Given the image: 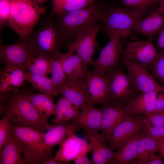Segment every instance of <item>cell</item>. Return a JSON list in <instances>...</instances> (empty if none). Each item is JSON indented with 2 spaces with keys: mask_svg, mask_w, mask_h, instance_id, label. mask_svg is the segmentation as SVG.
<instances>
[{
  "mask_svg": "<svg viewBox=\"0 0 164 164\" xmlns=\"http://www.w3.org/2000/svg\"><path fill=\"white\" fill-rule=\"evenodd\" d=\"M107 9L101 4L93 3L57 16L55 21L67 43L75 40L89 28L103 21Z\"/></svg>",
  "mask_w": 164,
  "mask_h": 164,
  "instance_id": "cell-1",
  "label": "cell"
},
{
  "mask_svg": "<svg viewBox=\"0 0 164 164\" xmlns=\"http://www.w3.org/2000/svg\"><path fill=\"white\" fill-rule=\"evenodd\" d=\"M28 89H16L6 95L7 103L1 106L13 124L32 127L46 132L50 127L48 121L39 114L27 95Z\"/></svg>",
  "mask_w": 164,
  "mask_h": 164,
  "instance_id": "cell-2",
  "label": "cell"
},
{
  "mask_svg": "<svg viewBox=\"0 0 164 164\" xmlns=\"http://www.w3.org/2000/svg\"><path fill=\"white\" fill-rule=\"evenodd\" d=\"M79 129L71 121L51 125L38 142L22 147V154L27 163L42 164L53 157V148L60 145L70 135Z\"/></svg>",
  "mask_w": 164,
  "mask_h": 164,
  "instance_id": "cell-3",
  "label": "cell"
},
{
  "mask_svg": "<svg viewBox=\"0 0 164 164\" xmlns=\"http://www.w3.org/2000/svg\"><path fill=\"white\" fill-rule=\"evenodd\" d=\"M53 16L51 14L42 20L38 28L27 39L35 55L51 59L67 43Z\"/></svg>",
  "mask_w": 164,
  "mask_h": 164,
  "instance_id": "cell-4",
  "label": "cell"
},
{
  "mask_svg": "<svg viewBox=\"0 0 164 164\" xmlns=\"http://www.w3.org/2000/svg\"><path fill=\"white\" fill-rule=\"evenodd\" d=\"M10 18L5 26L11 28L20 39H27L41 15L47 10L33 0H11Z\"/></svg>",
  "mask_w": 164,
  "mask_h": 164,
  "instance_id": "cell-5",
  "label": "cell"
},
{
  "mask_svg": "<svg viewBox=\"0 0 164 164\" xmlns=\"http://www.w3.org/2000/svg\"><path fill=\"white\" fill-rule=\"evenodd\" d=\"M145 12L126 8H107L102 27L107 35L114 34L121 38L126 37L133 30L137 21Z\"/></svg>",
  "mask_w": 164,
  "mask_h": 164,
  "instance_id": "cell-6",
  "label": "cell"
},
{
  "mask_svg": "<svg viewBox=\"0 0 164 164\" xmlns=\"http://www.w3.org/2000/svg\"><path fill=\"white\" fill-rule=\"evenodd\" d=\"M105 74L108 81V94L106 103L125 105L139 93L128 73L120 65Z\"/></svg>",
  "mask_w": 164,
  "mask_h": 164,
  "instance_id": "cell-7",
  "label": "cell"
},
{
  "mask_svg": "<svg viewBox=\"0 0 164 164\" xmlns=\"http://www.w3.org/2000/svg\"><path fill=\"white\" fill-rule=\"evenodd\" d=\"M145 129L144 117L140 115H129L114 127L104 137L108 145L115 150L123 146L138 132Z\"/></svg>",
  "mask_w": 164,
  "mask_h": 164,
  "instance_id": "cell-8",
  "label": "cell"
},
{
  "mask_svg": "<svg viewBox=\"0 0 164 164\" xmlns=\"http://www.w3.org/2000/svg\"><path fill=\"white\" fill-rule=\"evenodd\" d=\"M35 55L27 39L12 44L0 43V60L4 66H12L26 71L29 60Z\"/></svg>",
  "mask_w": 164,
  "mask_h": 164,
  "instance_id": "cell-9",
  "label": "cell"
},
{
  "mask_svg": "<svg viewBox=\"0 0 164 164\" xmlns=\"http://www.w3.org/2000/svg\"><path fill=\"white\" fill-rule=\"evenodd\" d=\"M108 36V42L92 65L94 70L104 75L120 65L123 51L121 38L114 34Z\"/></svg>",
  "mask_w": 164,
  "mask_h": 164,
  "instance_id": "cell-10",
  "label": "cell"
},
{
  "mask_svg": "<svg viewBox=\"0 0 164 164\" xmlns=\"http://www.w3.org/2000/svg\"><path fill=\"white\" fill-rule=\"evenodd\" d=\"M123 64L127 73L140 92L164 90L149 71V66L137 62L124 60Z\"/></svg>",
  "mask_w": 164,
  "mask_h": 164,
  "instance_id": "cell-11",
  "label": "cell"
},
{
  "mask_svg": "<svg viewBox=\"0 0 164 164\" xmlns=\"http://www.w3.org/2000/svg\"><path fill=\"white\" fill-rule=\"evenodd\" d=\"M102 28V25L97 23L85 31L75 40L66 44V47L72 49L87 66L93 63L92 57L97 45L96 37Z\"/></svg>",
  "mask_w": 164,
  "mask_h": 164,
  "instance_id": "cell-12",
  "label": "cell"
},
{
  "mask_svg": "<svg viewBox=\"0 0 164 164\" xmlns=\"http://www.w3.org/2000/svg\"><path fill=\"white\" fill-rule=\"evenodd\" d=\"M159 53L150 41H139L128 43L121 53V61L138 62L148 66L153 63Z\"/></svg>",
  "mask_w": 164,
  "mask_h": 164,
  "instance_id": "cell-13",
  "label": "cell"
},
{
  "mask_svg": "<svg viewBox=\"0 0 164 164\" xmlns=\"http://www.w3.org/2000/svg\"><path fill=\"white\" fill-rule=\"evenodd\" d=\"M85 80L89 95L87 104L94 105L105 104L107 101L108 91V81L106 75L94 70H89Z\"/></svg>",
  "mask_w": 164,
  "mask_h": 164,
  "instance_id": "cell-14",
  "label": "cell"
},
{
  "mask_svg": "<svg viewBox=\"0 0 164 164\" xmlns=\"http://www.w3.org/2000/svg\"><path fill=\"white\" fill-rule=\"evenodd\" d=\"M58 88L61 97L74 106L80 109L88 104L89 95L85 79L76 80L67 77Z\"/></svg>",
  "mask_w": 164,
  "mask_h": 164,
  "instance_id": "cell-15",
  "label": "cell"
},
{
  "mask_svg": "<svg viewBox=\"0 0 164 164\" xmlns=\"http://www.w3.org/2000/svg\"><path fill=\"white\" fill-rule=\"evenodd\" d=\"M89 143L75 133L69 135L63 141L56 152L54 158L67 164L74 160L84 152H90Z\"/></svg>",
  "mask_w": 164,
  "mask_h": 164,
  "instance_id": "cell-16",
  "label": "cell"
},
{
  "mask_svg": "<svg viewBox=\"0 0 164 164\" xmlns=\"http://www.w3.org/2000/svg\"><path fill=\"white\" fill-rule=\"evenodd\" d=\"M89 141L90 152L94 164H111L114 157V149L106 143L105 138L99 132H84Z\"/></svg>",
  "mask_w": 164,
  "mask_h": 164,
  "instance_id": "cell-17",
  "label": "cell"
},
{
  "mask_svg": "<svg viewBox=\"0 0 164 164\" xmlns=\"http://www.w3.org/2000/svg\"><path fill=\"white\" fill-rule=\"evenodd\" d=\"M102 123L100 133L104 137L126 118L128 114L125 105L107 103L102 105Z\"/></svg>",
  "mask_w": 164,
  "mask_h": 164,
  "instance_id": "cell-18",
  "label": "cell"
},
{
  "mask_svg": "<svg viewBox=\"0 0 164 164\" xmlns=\"http://www.w3.org/2000/svg\"><path fill=\"white\" fill-rule=\"evenodd\" d=\"M102 112L100 109L94 105L87 104L80 108L78 116L71 121L79 129L86 131H101L102 123Z\"/></svg>",
  "mask_w": 164,
  "mask_h": 164,
  "instance_id": "cell-19",
  "label": "cell"
},
{
  "mask_svg": "<svg viewBox=\"0 0 164 164\" xmlns=\"http://www.w3.org/2000/svg\"><path fill=\"white\" fill-rule=\"evenodd\" d=\"M160 91L161 90L140 92L125 105V109L128 115L142 114L145 116L153 112L156 96Z\"/></svg>",
  "mask_w": 164,
  "mask_h": 164,
  "instance_id": "cell-20",
  "label": "cell"
},
{
  "mask_svg": "<svg viewBox=\"0 0 164 164\" xmlns=\"http://www.w3.org/2000/svg\"><path fill=\"white\" fill-rule=\"evenodd\" d=\"M63 53L62 65L67 77L76 80H85L88 72L87 66L74 50L68 48Z\"/></svg>",
  "mask_w": 164,
  "mask_h": 164,
  "instance_id": "cell-21",
  "label": "cell"
},
{
  "mask_svg": "<svg viewBox=\"0 0 164 164\" xmlns=\"http://www.w3.org/2000/svg\"><path fill=\"white\" fill-rule=\"evenodd\" d=\"M164 26V15L160 13L156 8L146 17L139 19L133 30L146 36L150 40L159 33Z\"/></svg>",
  "mask_w": 164,
  "mask_h": 164,
  "instance_id": "cell-22",
  "label": "cell"
},
{
  "mask_svg": "<svg viewBox=\"0 0 164 164\" xmlns=\"http://www.w3.org/2000/svg\"><path fill=\"white\" fill-rule=\"evenodd\" d=\"M26 71L18 67L5 66L0 72V93L19 89L26 80Z\"/></svg>",
  "mask_w": 164,
  "mask_h": 164,
  "instance_id": "cell-23",
  "label": "cell"
},
{
  "mask_svg": "<svg viewBox=\"0 0 164 164\" xmlns=\"http://www.w3.org/2000/svg\"><path fill=\"white\" fill-rule=\"evenodd\" d=\"M0 164H26L22 154V147L12 134L0 150Z\"/></svg>",
  "mask_w": 164,
  "mask_h": 164,
  "instance_id": "cell-24",
  "label": "cell"
},
{
  "mask_svg": "<svg viewBox=\"0 0 164 164\" xmlns=\"http://www.w3.org/2000/svg\"><path fill=\"white\" fill-rule=\"evenodd\" d=\"M45 133L31 127L13 124L11 130L12 135L22 147L38 142Z\"/></svg>",
  "mask_w": 164,
  "mask_h": 164,
  "instance_id": "cell-25",
  "label": "cell"
},
{
  "mask_svg": "<svg viewBox=\"0 0 164 164\" xmlns=\"http://www.w3.org/2000/svg\"><path fill=\"white\" fill-rule=\"evenodd\" d=\"M145 134L144 130L139 131L123 146L118 149L111 164H126L135 158L139 141Z\"/></svg>",
  "mask_w": 164,
  "mask_h": 164,
  "instance_id": "cell-26",
  "label": "cell"
},
{
  "mask_svg": "<svg viewBox=\"0 0 164 164\" xmlns=\"http://www.w3.org/2000/svg\"><path fill=\"white\" fill-rule=\"evenodd\" d=\"M27 95L39 114L44 119L48 121L53 115L56 106V104L53 102L54 99L41 93H34L32 89H28Z\"/></svg>",
  "mask_w": 164,
  "mask_h": 164,
  "instance_id": "cell-27",
  "label": "cell"
},
{
  "mask_svg": "<svg viewBox=\"0 0 164 164\" xmlns=\"http://www.w3.org/2000/svg\"><path fill=\"white\" fill-rule=\"evenodd\" d=\"M26 80L31 83L34 88L40 93L48 95L53 98L60 94L58 88L50 78L44 75L32 74L26 72Z\"/></svg>",
  "mask_w": 164,
  "mask_h": 164,
  "instance_id": "cell-28",
  "label": "cell"
},
{
  "mask_svg": "<svg viewBox=\"0 0 164 164\" xmlns=\"http://www.w3.org/2000/svg\"><path fill=\"white\" fill-rule=\"evenodd\" d=\"M158 151L157 143L145 133L139 141L135 158L137 160L135 164H145L152 154Z\"/></svg>",
  "mask_w": 164,
  "mask_h": 164,
  "instance_id": "cell-29",
  "label": "cell"
},
{
  "mask_svg": "<svg viewBox=\"0 0 164 164\" xmlns=\"http://www.w3.org/2000/svg\"><path fill=\"white\" fill-rule=\"evenodd\" d=\"M96 0H52L53 10L51 14L59 15L85 7Z\"/></svg>",
  "mask_w": 164,
  "mask_h": 164,
  "instance_id": "cell-30",
  "label": "cell"
},
{
  "mask_svg": "<svg viewBox=\"0 0 164 164\" xmlns=\"http://www.w3.org/2000/svg\"><path fill=\"white\" fill-rule=\"evenodd\" d=\"M51 59L40 56L34 55L27 64V70L36 75L46 76L51 73Z\"/></svg>",
  "mask_w": 164,
  "mask_h": 164,
  "instance_id": "cell-31",
  "label": "cell"
},
{
  "mask_svg": "<svg viewBox=\"0 0 164 164\" xmlns=\"http://www.w3.org/2000/svg\"><path fill=\"white\" fill-rule=\"evenodd\" d=\"M63 53L60 52L56 54L51 59L50 78L54 85L57 87L65 81L67 76L62 65Z\"/></svg>",
  "mask_w": 164,
  "mask_h": 164,
  "instance_id": "cell-32",
  "label": "cell"
},
{
  "mask_svg": "<svg viewBox=\"0 0 164 164\" xmlns=\"http://www.w3.org/2000/svg\"><path fill=\"white\" fill-rule=\"evenodd\" d=\"M149 68L155 78L164 84V50L160 49L157 57Z\"/></svg>",
  "mask_w": 164,
  "mask_h": 164,
  "instance_id": "cell-33",
  "label": "cell"
},
{
  "mask_svg": "<svg viewBox=\"0 0 164 164\" xmlns=\"http://www.w3.org/2000/svg\"><path fill=\"white\" fill-rule=\"evenodd\" d=\"M126 8L145 12L153 6L159 4V0H122Z\"/></svg>",
  "mask_w": 164,
  "mask_h": 164,
  "instance_id": "cell-34",
  "label": "cell"
},
{
  "mask_svg": "<svg viewBox=\"0 0 164 164\" xmlns=\"http://www.w3.org/2000/svg\"><path fill=\"white\" fill-rule=\"evenodd\" d=\"M12 124L7 114L0 120V150L11 135Z\"/></svg>",
  "mask_w": 164,
  "mask_h": 164,
  "instance_id": "cell-35",
  "label": "cell"
},
{
  "mask_svg": "<svg viewBox=\"0 0 164 164\" xmlns=\"http://www.w3.org/2000/svg\"><path fill=\"white\" fill-rule=\"evenodd\" d=\"M144 123V131L147 135L152 138L156 142L164 140V126L152 125L146 121L145 118Z\"/></svg>",
  "mask_w": 164,
  "mask_h": 164,
  "instance_id": "cell-36",
  "label": "cell"
},
{
  "mask_svg": "<svg viewBox=\"0 0 164 164\" xmlns=\"http://www.w3.org/2000/svg\"><path fill=\"white\" fill-rule=\"evenodd\" d=\"M11 0H0V33L9 21L11 13Z\"/></svg>",
  "mask_w": 164,
  "mask_h": 164,
  "instance_id": "cell-37",
  "label": "cell"
},
{
  "mask_svg": "<svg viewBox=\"0 0 164 164\" xmlns=\"http://www.w3.org/2000/svg\"><path fill=\"white\" fill-rule=\"evenodd\" d=\"M72 105L71 102L62 97L59 99L56 104L53 114V120L55 123L62 122L65 110Z\"/></svg>",
  "mask_w": 164,
  "mask_h": 164,
  "instance_id": "cell-38",
  "label": "cell"
},
{
  "mask_svg": "<svg viewBox=\"0 0 164 164\" xmlns=\"http://www.w3.org/2000/svg\"><path fill=\"white\" fill-rule=\"evenodd\" d=\"M145 121L155 126H164V110L158 112H152L145 115Z\"/></svg>",
  "mask_w": 164,
  "mask_h": 164,
  "instance_id": "cell-39",
  "label": "cell"
},
{
  "mask_svg": "<svg viewBox=\"0 0 164 164\" xmlns=\"http://www.w3.org/2000/svg\"><path fill=\"white\" fill-rule=\"evenodd\" d=\"M80 109L72 105L65 110L62 122L71 121L75 119L79 115Z\"/></svg>",
  "mask_w": 164,
  "mask_h": 164,
  "instance_id": "cell-40",
  "label": "cell"
},
{
  "mask_svg": "<svg viewBox=\"0 0 164 164\" xmlns=\"http://www.w3.org/2000/svg\"><path fill=\"white\" fill-rule=\"evenodd\" d=\"M164 110V90L159 91L155 99V105L153 112H158Z\"/></svg>",
  "mask_w": 164,
  "mask_h": 164,
  "instance_id": "cell-41",
  "label": "cell"
},
{
  "mask_svg": "<svg viewBox=\"0 0 164 164\" xmlns=\"http://www.w3.org/2000/svg\"><path fill=\"white\" fill-rule=\"evenodd\" d=\"M89 152H86L81 154L74 160L75 164H94L92 160L88 158L87 154Z\"/></svg>",
  "mask_w": 164,
  "mask_h": 164,
  "instance_id": "cell-42",
  "label": "cell"
},
{
  "mask_svg": "<svg viewBox=\"0 0 164 164\" xmlns=\"http://www.w3.org/2000/svg\"><path fill=\"white\" fill-rule=\"evenodd\" d=\"M164 163L161 158L155 155V154H153L150 156L145 164H163Z\"/></svg>",
  "mask_w": 164,
  "mask_h": 164,
  "instance_id": "cell-43",
  "label": "cell"
},
{
  "mask_svg": "<svg viewBox=\"0 0 164 164\" xmlns=\"http://www.w3.org/2000/svg\"><path fill=\"white\" fill-rule=\"evenodd\" d=\"M159 33L157 45L160 49L164 50V26Z\"/></svg>",
  "mask_w": 164,
  "mask_h": 164,
  "instance_id": "cell-44",
  "label": "cell"
},
{
  "mask_svg": "<svg viewBox=\"0 0 164 164\" xmlns=\"http://www.w3.org/2000/svg\"><path fill=\"white\" fill-rule=\"evenodd\" d=\"M67 163L59 161L55 159L54 156L44 162L42 164H64Z\"/></svg>",
  "mask_w": 164,
  "mask_h": 164,
  "instance_id": "cell-45",
  "label": "cell"
},
{
  "mask_svg": "<svg viewBox=\"0 0 164 164\" xmlns=\"http://www.w3.org/2000/svg\"><path fill=\"white\" fill-rule=\"evenodd\" d=\"M156 143L158 145L159 151L164 158V142L161 141Z\"/></svg>",
  "mask_w": 164,
  "mask_h": 164,
  "instance_id": "cell-46",
  "label": "cell"
},
{
  "mask_svg": "<svg viewBox=\"0 0 164 164\" xmlns=\"http://www.w3.org/2000/svg\"><path fill=\"white\" fill-rule=\"evenodd\" d=\"M159 4L157 9L160 13L164 15V0H159Z\"/></svg>",
  "mask_w": 164,
  "mask_h": 164,
  "instance_id": "cell-47",
  "label": "cell"
},
{
  "mask_svg": "<svg viewBox=\"0 0 164 164\" xmlns=\"http://www.w3.org/2000/svg\"><path fill=\"white\" fill-rule=\"evenodd\" d=\"M43 2H46V1L49 0H40Z\"/></svg>",
  "mask_w": 164,
  "mask_h": 164,
  "instance_id": "cell-48",
  "label": "cell"
},
{
  "mask_svg": "<svg viewBox=\"0 0 164 164\" xmlns=\"http://www.w3.org/2000/svg\"><path fill=\"white\" fill-rule=\"evenodd\" d=\"M163 141L164 142V140L163 141Z\"/></svg>",
  "mask_w": 164,
  "mask_h": 164,
  "instance_id": "cell-49",
  "label": "cell"
}]
</instances>
